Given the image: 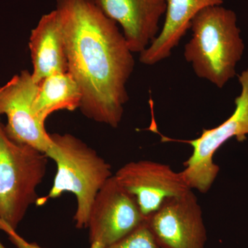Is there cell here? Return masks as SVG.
Here are the masks:
<instances>
[{
  "mask_svg": "<svg viewBox=\"0 0 248 248\" xmlns=\"http://www.w3.org/2000/svg\"><path fill=\"white\" fill-rule=\"evenodd\" d=\"M64 38L68 72L81 90L79 110L112 128L122 120L126 84L135 59L118 24L92 0H56Z\"/></svg>",
  "mask_w": 248,
  "mask_h": 248,
  "instance_id": "cell-1",
  "label": "cell"
},
{
  "mask_svg": "<svg viewBox=\"0 0 248 248\" xmlns=\"http://www.w3.org/2000/svg\"><path fill=\"white\" fill-rule=\"evenodd\" d=\"M190 29L184 58L196 76L223 89L236 76V65L244 53L236 14L221 6H209L193 18Z\"/></svg>",
  "mask_w": 248,
  "mask_h": 248,
  "instance_id": "cell-2",
  "label": "cell"
},
{
  "mask_svg": "<svg viewBox=\"0 0 248 248\" xmlns=\"http://www.w3.org/2000/svg\"><path fill=\"white\" fill-rule=\"evenodd\" d=\"M50 137L53 143L45 154L56 163L57 173L48 195L40 197L36 205H44L63 192H71L77 200L76 228H87L94 198L112 176L111 166L93 148L71 134H50Z\"/></svg>",
  "mask_w": 248,
  "mask_h": 248,
  "instance_id": "cell-3",
  "label": "cell"
},
{
  "mask_svg": "<svg viewBox=\"0 0 248 248\" xmlns=\"http://www.w3.org/2000/svg\"><path fill=\"white\" fill-rule=\"evenodd\" d=\"M48 159L33 147L11 140L0 120V219L16 231L40 198L37 188Z\"/></svg>",
  "mask_w": 248,
  "mask_h": 248,
  "instance_id": "cell-4",
  "label": "cell"
},
{
  "mask_svg": "<svg viewBox=\"0 0 248 248\" xmlns=\"http://www.w3.org/2000/svg\"><path fill=\"white\" fill-rule=\"evenodd\" d=\"M241 93L235 99V109L229 118L218 126L203 129L200 138L193 140H174L192 146V155L184 163L183 176L191 189L206 193L219 172V166L213 161L214 155L232 138L238 141L248 135V68L238 76Z\"/></svg>",
  "mask_w": 248,
  "mask_h": 248,
  "instance_id": "cell-5",
  "label": "cell"
},
{
  "mask_svg": "<svg viewBox=\"0 0 248 248\" xmlns=\"http://www.w3.org/2000/svg\"><path fill=\"white\" fill-rule=\"evenodd\" d=\"M38 89L39 84L33 81L31 73L21 71L0 87V115L7 117L4 128L11 140L45 154L53 141L45 124L39 120L34 110Z\"/></svg>",
  "mask_w": 248,
  "mask_h": 248,
  "instance_id": "cell-6",
  "label": "cell"
},
{
  "mask_svg": "<svg viewBox=\"0 0 248 248\" xmlns=\"http://www.w3.org/2000/svg\"><path fill=\"white\" fill-rule=\"evenodd\" d=\"M144 221L136 199L112 175L97 192L91 207L87 226L90 243L107 247Z\"/></svg>",
  "mask_w": 248,
  "mask_h": 248,
  "instance_id": "cell-7",
  "label": "cell"
},
{
  "mask_svg": "<svg viewBox=\"0 0 248 248\" xmlns=\"http://www.w3.org/2000/svg\"><path fill=\"white\" fill-rule=\"evenodd\" d=\"M145 221L160 248H205L206 228L192 190L168 199Z\"/></svg>",
  "mask_w": 248,
  "mask_h": 248,
  "instance_id": "cell-8",
  "label": "cell"
},
{
  "mask_svg": "<svg viewBox=\"0 0 248 248\" xmlns=\"http://www.w3.org/2000/svg\"><path fill=\"white\" fill-rule=\"evenodd\" d=\"M115 176L136 199L145 219L168 199L192 190L182 172H175L169 165L151 160L129 162L120 168Z\"/></svg>",
  "mask_w": 248,
  "mask_h": 248,
  "instance_id": "cell-9",
  "label": "cell"
},
{
  "mask_svg": "<svg viewBox=\"0 0 248 248\" xmlns=\"http://www.w3.org/2000/svg\"><path fill=\"white\" fill-rule=\"evenodd\" d=\"M101 11L122 28L132 53H141L156 38L166 0H92Z\"/></svg>",
  "mask_w": 248,
  "mask_h": 248,
  "instance_id": "cell-10",
  "label": "cell"
},
{
  "mask_svg": "<svg viewBox=\"0 0 248 248\" xmlns=\"http://www.w3.org/2000/svg\"><path fill=\"white\" fill-rule=\"evenodd\" d=\"M32 79L40 84L45 78L68 72L63 31L56 9L44 15L29 39Z\"/></svg>",
  "mask_w": 248,
  "mask_h": 248,
  "instance_id": "cell-11",
  "label": "cell"
},
{
  "mask_svg": "<svg viewBox=\"0 0 248 248\" xmlns=\"http://www.w3.org/2000/svg\"><path fill=\"white\" fill-rule=\"evenodd\" d=\"M224 0H166L164 25L151 45L140 53V62L153 66L169 58L173 49L190 29L193 18L209 6H221Z\"/></svg>",
  "mask_w": 248,
  "mask_h": 248,
  "instance_id": "cell-12",
  "label": "cell"
},
{
  "mask_svg": "<svg viewBox=\"0 0 248 248\" xmlns=\"http://www.w3.org/2000/svg\"><path fill=\"white\" fill-rule=\"evenodd\" d=\"M81 97L79 85L69 72L55 73L39 84L34 110L39 120L45 124L54 112L79 108Z\"/></svg>",
  "mask_w": 248,
  "mask_h": 248,
  "instance_id": "cell-13",
  "label": "cell"
},
{
  "mask_svg": "<svg viewBox=\"0 0 248 248\" xmlns=\"http://www.w3.org/2000/svg\"><path fill=\"white\" fill-rule=\"evenodd\" d=\"M105 248H160L146 221L117 242Z\"/></svg>",
  "mask_w": 248,
  "mask_h": 248,
  "instance_id": "cell-14",
  "label": "cell"
},
{
  "mask_svg": "<svg viewBox=\"0 0 248 248\" xmlns=\"http://www.w3.org/2000/svg\"><path fill=\"white\" fill-rule=\"evenodd\" d=\"M0 230L7 234L9 239L17 248H45L41 247L35 243H31L20 236L16 230L11 228L9 225L0 219ZM90 248H105L104 245L99 242H94L91 244Z\"/></svg>",
  "mask_w": 248,
  "mask_h": 248,
  "instance_id": "cell-15",
  "label": "cell"
},
{
  "mask_svg": "<svg viewBox=\"0 0 248 248\" xmlns=\"http://www.w3.org/2000/svg\"><path fill=\"white\" fill-rule=\"evenodd\" d=\"M0 248H6V247H5V246H4V245H3L2 244H1V241H0Z\"/></svg>",
  "mask_w": 248,
  "mask_h": 248,
  "instance_id": "cell-16",
  "label": "cell"
}]
</instances>
